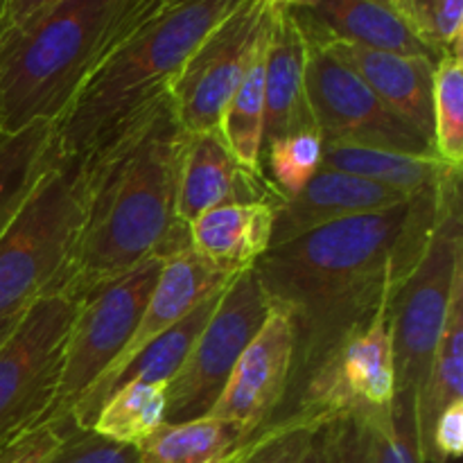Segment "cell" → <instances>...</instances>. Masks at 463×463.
I'll list each match as a JSON object with an SVG mask.
<instances>
[{"instance_id":"cell-1","label":"cell","mask_w":463,"mask_h":463,"mask_svg":"<svg viewBox=\"0 0 463 463\" xmlns=\"http://www.w3.org/2000/svg\"><path fill=\"white\" fill-rule=\"evenodd\" d=\"M437 197L434 185L387 211L321 226L269 247L253 265L271 306L292 321V378L283 405L410 274L432 233Z\"/></svg>"},{"instance_id":"cell-2","label":"cell","mask_w":463,"mask_h":463,"mask_svg":"<svg viewBox=\"0 0 463 463\" xmlns=\"http://www.w3.org/2000/svg\"><path fill=\"white\" fill-rule=\"evenodd\" d=\"M185 138L163 93L81 154L84 226L57 294L77 301L149 258L188 251V226L176 220Z\"/></svg>"},{"instance_id":"cell-3","label":"cell","mask_w":463,"mask_h":463,"mask_svg":"<svg viewBox=\"0 0 463 463\" xmlns=\"http://www.w3.org/2000/svg\"><path fill=\"white\" fill-rule=\"evenodd\" d=\"M156 0H61L0 50V131L52 122Z\"/></svg>"},{"instance_id":"cell-4","label":"cell","mask_w":463,"mask_h":463,"mask_svg":"<svg viewBox=\"0 0 463 463\" xmlns=\"http://www.w3.org/2000/svg\"><path fill=\"white\" fill-rule=\"evenodd\" d=\"M242 0H172L104 59L54 125L63 156H81L145 104L167 93L199 43Z\"/></svg>"},{"instance_id":"cell-5","label":"cell","mask_w":463,"mask_h":463,"mask_svg":"<svg viewBox=\"0 0 463 463\" xmlns=\"http://www.w3.org/2000/svg\"><path fill=\"white\" fill-rule=\"evenodd\" d=\"M84 226V163L57 154L0 235V319L57 294Z\"/></svg>"},{"instance_id":"cell-6","label":"cell","mask_w":463,"mask_h":463,"mask_svg":"<svg viewBox=\"0 0 463 463\" xmlns=\"http://www.w3.org/2000/svg\"><path fill=\"white\" fill-rule=\"evenodd\" d=\"M461 271V172L450 170L439 184L437 217L428 244L410 274L396 285L389 303L398 398L411 402L414 411Z\"/></svg>"},{"instance_id":"cell-7","label":"cell","mask_w":463,"mask_h":463,"mask_svg":"<svg viewBox=\"0 0 463 463\" xmlns=\"http://www.w3.org/2000/svg\"><path fill=\"white\" fill-rule=\"evenodd\" d=\"M161 267L163 258H149L77 298L59 396L45 423H66L77 401L120 357L143 317Z\"/></svg>"},{"instance_id":"cell-8","label":"cell","mask_w":463,"mask_h":463,"mask_svg":"<svg viewBox=\"0 0 463 463\" xmlns=\"http://www.w3.org/2000/svg\"><path fill=\"white\" fill-rule=\"evenodd\" d=\"M389 303L392 298L364 328L344 342L301 384L265 430L280 425H306L319 430L344 416L383 410L396 402L398 387L389 335Z\"/></svg>"},{"instance_id":"cell-9","label":"cell","mask_w":463,"mask_h":463,"mask_svg":"<svg viewBox=\"0 0 463 463\" xmlns=\"http://www.w3.org/2000/svg\"><path fill=\"white\" fill-rule=\"evenodd\" d=\"M77 301L45 294L0 344V446L45 423L59 396Z\"/></svg>"},{"instance_id":"cell-10","label":"cell","mask_w":463,"mask_h":463,"mask_svg":"<svg viewBox=\"0 0 463 463\" xmlns=\"http://www.w3.org/2000/svg\"><path fill=\"white\" fill-rule=\"evenodd\" d=\"M271 303L256 267L240 271L222 292L179 373L165 384V423L203 419L224 392L235 362L265 324Z\"/></svg>"},{"instance_id":"cell-11","label":"cell","mask_w":463,"mask_h":463,"mask_svg":"<svg viewBox=\"0 0 463 463\" xmlns=\"http://www.w3.org/2000/svg\"><path fill=\"white\" fill-rule=\"evenodd\" d=\"M307 43V99L324 143L437 156L434 145L393 116L342 57L319 41Z\"/></svg>"},{"instance_id":"cell-12","label":"cell","mask_w":463,"mask_h":463,"mask_svg":"<svg viewBox=\"0 0 463 463\" xmlns=\"http://www.w3.org/2000/svg\"><path fill=\"white\" fill-rule=\"evenodd\" d=\"M269 21L271 7L265 0H242L194 48L167 89L185 134L220 131L222 113L269 30Z\"/></svg>"},{"instance_id":"cell-13","label":"cell","mask_w":463,"mask_h":463,"mask_svg":"<svg viewBox=\"0 0 463 463\" xmlns=\"http://www.w3.org/2000/svg\"><path fill=\"white\" fill-rule=\"evenodd\" d=\"M294 330L289 315L271 306L265 324L235 362L224 392L208 416L233 420L253 439L283 405L292 378Z\"/></svg>"},{"instance_id":"cell-14","label":"cell","mask_w":463,"mask_h":463,"mask_svg":"<svg viewBox=\"0 0 463 463\" xmlns=\"http://www.w3.org/2000/svg\"><path fill=\"white\" fill-rule=\"evenodd\" d=\"M276 193L260 172L235 158L220 131L188 134L176 184V220L190 226L202 213L229 203L267 202L276 206Z\"/></svg>"},{"instance_id":"cell-15","label":"cell","mask_w":463,"mask_h":463,"mask_svg":"<svg viewBox=\"0 0 463 463\" xmlns=\"http://www.w3.org/2000/svg\"><path fill=\"white\" fill-rule=\"evenodd\" d=\"M307 39L344 41L383 52L430 57L441 54L419 34L398 0H315L294 9Z\"/></svg>"},{"instance_id":"cell-16","label":"cell","mask_w":463,"mask_h":463,"mask_svg":"<svg viewBox=\"0 0 463 463\" xmlns=\"http://www.w3.org/2000/svg\"><path fill=\"white\" fill-rule=\"evenodd\" d=\"M407 199L362 176L321 167L298 193L276 202L271 247L348 217L387 211Z\"/></svg>"},{"instance_id":"cell-17","label":"cell","mask_w":463,"mask_h":463,"mask_svg":"<svg viewBox=\"0 0 463 463\" xmlns=\"http://www.w3.org/2000/svg\"><path fill=\"white\" fill-rule=\"evenodd\" d=\"M307 36L294 9H271L265 54V136L267 143L298 131H319L307 99Z\"/></svg>"},{"instance_id":"cell-18","label":"cell","mask_w":463,"mask_h":463,"mask_svg":"<svg viewBox=\"0 0 463 463\" xmlns=\"http://www.w3.org/2000/svg\"><path fill=\"white\" fill-rule=\"evenodd\" d=\"M310 41L328 45L369 84V89L383 99V104L393 116L401 118L410 129L434 145L432 86L434 66H437L434 59L383 52V50L344 43V41Z\"/></svg>"},{"instance_id":"cell-19","label":"cell","mask_w":463,"mask_h":463,"mask_svg":"<svg viewBox=\"0 0 463 463\" xmlns=\"http://www.w3.org/2000/svg\"><path fill=\"white\" fill-rule=\"evenodd\" d=\"M319 437L330 463H425L414 405L402 398L333 420L319 428Z\"/></svg>"},{"instance_id":"cell-20","label":"cell","mask_w":463,"mask_h":463,"mask_svg":"<svg viewBox=\"0 0 463 463\" xmlns=\"http://www.w3.org/2000/svg\"><path fill=\"white\" fill-rule=\"evenodd\" d=\"M274 206L267 202L229 203L190 222V249L203 260L240 274L256 265L271 247Z\"/></svg>"},{"instance_id":"cell-21","label":"cell","mask_w":463,"mask_h":463,"mask_svg":"<svg viewBox=\"0 0 463 463\" xmlns=\"http://www.w3.org/2000/svg\"><path fill=\"white\" fill-rule=\"evenodd\" d=\"M251 437L233 420L203 416L163 423L136 446L140 463H233Z\"/></svg>"},{"instance_id":"cell-22","label":"cell","mask_w":463,"mask_h":463,"mask_svg":"<svg viewBox=\"0 0 463 463\" xmlns=\"http://www.w3.org/2000/svg\"><path fill=\"white\" fill-rule=\"evenodd\" d=\"M321 167L362 176L405 197L434 188L450 172V167L439 156H420V154L342 143H324V165Z\"/></svg>"},{"instance_id":"cell-23","label":"cell","mask_w":463,"mask_h":463,"mask_svg":"<svg viewBox=\"0 0 463 463\" xmlns=\"http://www.w3.org/2000/svg\"><path fill=\"white\" fill-rule=\"evenodd\" d=\"M57 154L52 122H32L18 131H0V235L12 224Z\"/></svg>"},{"instance_id":"cell-24","label":"cell","mask_w":463,"mask_h":463,"mask_svg":"<svg viewBox=\"0 0 463 463\" xmlns=\"http://www.w3.org/2000/svg\"><path fill=\"white\" fill-rule=\"evenodd\" d=\"M455 402H463V271L455 280L450 312H448L446 326H443V333L434 348L423 392L416 402V428H419L420 450H423L425 437L437 416Z\"/></svg>"},{"instance_id":"cell-25","label":"cell","mask_w":463,"mask_h":463,"mask_svg":"<svg viewBox=\"0 0 463 463\" xmlns=\"http://www.w3.org/2000/svg\"><path fill=\"white\" fill-rule=\"evenodd\" d=\"M271 23V21H269ZM267 36L258 43L251 61H249L244 77L240 80L238 89L231 95L224 113L220 120V136L229 145L242 165L249 170L260 172L262 158V136H265V54Z\"/></svg>"},{"instance_id":"cell-26","label":"cell","mask_w":463,"mask_h":463,"mask_svg":"<svg viewBox=\"0 0 463 463\" xmlns=\"http://www.w3.org/2000/svg\"><path fill=\"white\" fill-rule=\"evenodd\" d=\"M163 423H165V387L127 383L102 402L90 430L111 441L138 446Z\"/></svg>"},{"instance_id":"cell-27","label":"cell","mask_w":463,"mask_h":463,"mask_svg":"<svg viewBox=\"0 0 463 463\" xmlns=\"http://www.w3.org/2000/svg\"><path fill=\"white\" fill-rule=\"evenodd\" d=\"M434 149L450 170L463 167V52H443L434 66Z\"/></svg>"},{"instance_id":"cell-28","label":"cell","mask_w":463,"mask_h":463,"mask_svg":"<svg viewBox=\"0 0 463 463\" xmlns=\"http://www.w3.org/2000/svg\"><path fill=\"white\" fill-rule=\"evenodd\" d=\"M324 165V138L319 131H298L262 147L260 167L271 188L280 194L298 193Z\"/></svg>"},{"instance_id":"cell-29","label":"cell","mask_w":463,"mask_h":463,"mask_svg":"<svg viewBox=\"0 0 463 463\" xmlns=\"http://www.w3.org/2000/svg\"><path fill=\"white\" fill-rule=\"evenodd\" d=\"M419 34L443 52H463V0H398Z\"/></svg>"},{"instance_id":"cell-30","label":"cell","mask_w":463,"mask_h":463,"mask_svg":"<svg viewBox=\"0 0 463 463\" xmlns=\"http://www.w3.org/2000/svg\"><path fill=\"white\" fill-rule=\"evenodd\" d=\"M52 463H140V457L136 446H125L90 428L66 423L63 443Z\"/></svg>"},{"instance_id":"cell-31","label":"cell","mask_w":463,"mask_h":463,"mask_svg":"<svg viewBox=\"0 0 463 463\" xmlns=\"http://www.w3.org/2000/svg\"><path fill=\"white\" fill-rule=\"evenodd\" d=\"M319 430L306 425H280L258 434L233 463H298L315 443Z\"/></svg>"},{"instance_id":"cell-32","label":"cell","mask_w":463,"mask_h":463,"mask_svg":"<svg viewBox=\"0 0 463 463\" xmlns=\"http://www.w3.org/2000/svg\"><path fill=\"white\" fill-rule=\"evenodd\" d=\"M66 423H41L0 446V463H52Z\"/></svg>"},{"instance_id":"cell-33","label":"cell","mask_w":463,"mask_h":463,"mask_svg":"<svg viewBox=\"0 0 463 463\" xmlns=\"http://www.w3.org/2000/svg\"><path fill=\"white\" fill-rule=\"evenodd\" d=\"M420 452H423L425 463L459 459L463 452V402H455L437 416Z\"/></svg>"},{"instance_id":"cell-34","label":"cell","mask_w":463,"mask_h":463,"mask_svg":"<svg viewBox=\"0 0 463 463\" xmlns=\"http://www.w3.org/2000/svg\"><path fill=\"white\" fill-rule=\"evenodd\" d=\"M61 0H0V50L21 39Z\"/></svg>"},{"instance_id":"cell-35","label":"cell","mask_w":463,"mask_h":463,"mask_svg":"<svg viewBox=\"0 0 463 463\" xmlns=\"http://www.w3.org/2000/svg\"><path fill=\"white\" fill-rule=\"evenodd\" d=\"M298 463H330L328 452H326V446H324V441H321L319 432H317V439H315V443L310 446V450L306 452V457H303Z\"/></svg>"},{"instance_id":"cell-36","label":"cell","mask_w":463,"mask_h":463,"mask_svg":"<svg viewBox=\"0 0 463 463\" xmlns=\"http://www.w3.org/2000/svg\"><path fill=\"white\" fill-rule=\"evenodd\" d=\"M271 9H306L315 0H265Z\"/></svg>"},{"instance_id":"cell-37","label":"cell","mask_w":463,"mask_h":463,"mask_svg":"<svg viewBox=\"0 0 463 463\" xmlns=\"http://www.w3.org/2000/svg\"><path fill=\"white\" fill-rule=\"evenodd\" d=\"M21 315H23V312H21ZM21 315L3 317V319H0V344H3L5 339L9 337V333H12V330L16 328V324H18V319H21Z\"/></svg>"},{"instance_id":"cell-38","label":"cell","mask_w":463,"mask_h":463,"mask_svg":"<svg viewBox=\"0 0 463 463\" xmlns=\"http://www.w3.org/2000/svg\"><path fill=\"white\" fill-rule=\"evenodd\" d=\"M158 3V7H163V5H167V3H172V0H156Z\"/></svg>"}]
</instances>
